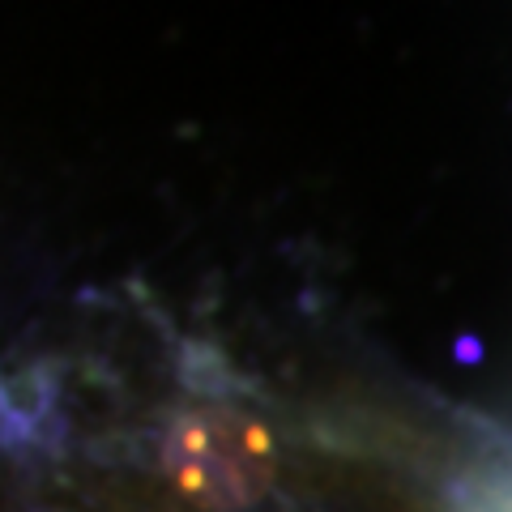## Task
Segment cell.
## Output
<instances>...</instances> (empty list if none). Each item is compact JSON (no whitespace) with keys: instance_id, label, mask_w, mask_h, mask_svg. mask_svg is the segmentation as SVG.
Here are the masks:
<instances>
[{"instance_id":"obj_1","label":"cell","mask_w":512,"mask_h":512,"mask_svg":"<svg viewBox=\"0 0 512 512\" xmlns=\"http://www.w3.org/2000/svg\"><path fill=\"white\" fill-rule=\"evenodd\" d=\"M163 474L188 504L210 512H244L274 487L278 448L265 423L252 414L201 406L167 427Z\"/></svg>"},{"instance_id":"obj_2","label":"cell","mask_w":512,"mask_h":512,"mask_svg":"<svg viewBox=\"0 0 512 512\" xmlns=\"http://www.w3.org/2000/svg\"><path fill=\"white\" fill-rule=\"evenodd\" d=\"M453 512H512V461L470 474L457 491Z\"/></svg>"}]
</instances>
